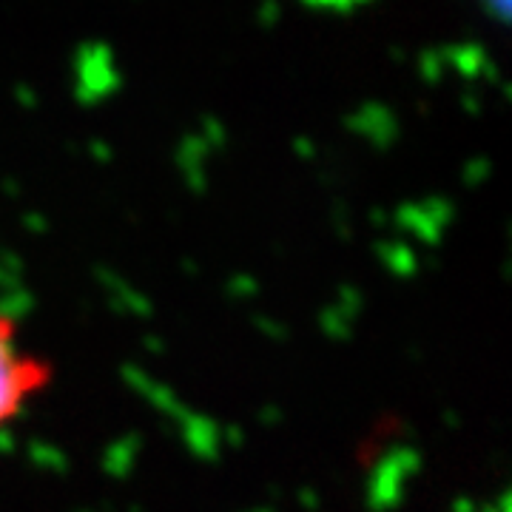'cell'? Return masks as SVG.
<instances>
[{
    "instance_id": "cell-1",
    "label": "cell",
    "mask_w": 512,
    "mask_h": 512,
    "mask_svg": "<svg viewBox=\"0 0 512 512\" xmlns=\"http://www.w3.org/2000/svg\"><path fill=\"white\" fill-rule=\"evenodd\" d=\"M55 379L49 359L23 345V333L9 313H0V433L9 430Z\"/></svg>"
},
{
    "instance_id": "cell-2",
    "label": "cell",
    "mask_w": 512,
    "mask_h": 512,
    "mask_svg": "<svg viewBox=\"0 0 512 512\" xmlns=\"http://www.w3.org/2000/svg\"><path fill=\"white\" fill-rule=\"evenodd\" d=\"M495 12L504 15V12H507V0H495Z\"/></svg>"
}]
</instances>
